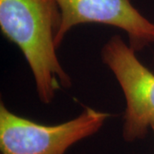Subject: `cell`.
Instances as JSON below:
<instances>
[{"label": "cell", "mask_w": 154, "mask_h": 154, "mask_svg": "<svg viewBox=\"0 0 154 154\" xmlns=\"http://www.w3.org/2000/svg\"><path fill=\"white\" fill-rule=\"evenodd\" d=\"M110 114L85 107L76 117L57 125H43L14 114L0 105L2 154H65L83 139L99 132Z\"/></svg>", "instance_id": "7a4b0ae2"}, {"label": "cell", "mask_w": 154, "mask_h": 154, "mask_svg": "<svg viewBox=\"0 0 154 154\" xmlns=\"http://www.w3.org/2000/svg\"><path fill=\"white\" fill-rule=\"evenodd\" d=\"M61 13L55 44L58 48L71 28L98 23L120 28L135 52L154 43V23L141 15L131 0H55Z\"/></svg>", "instance_id": "277c9868"}, {"label": "cell", "mask_w": 154, "mask_h": 154, "mask_svg": "<svg viewBox=\"0 0 154 154\" xmlns=\"http://www.w3.org/2000/svg\"><path fill=\"white\" fill-rule=\"evenodd\" d=\"M60 23L55 0H0L2 33L22 51L44 104L54 99L58 89L72 85L56 52Z\"/></svg>", "instance_id": "6da1fadb"}, {"label": "cell", "mask_w": 154, "mask_h": 154, "mask_svg": "<svg viewBox=\"0 0 154 154\" xmlns=\"http://www.w3.org/2000/svg\"><path fill=\"white\" fill-rule=\"evenodd\" d=\"M151 130L153 132V134H154V122L152 124V126H151Z\"/></svg>", "instance_id": "5b68a950"}, {"label": "cell", "mask_w": 154, "mask_h": 154, "mask_svg": "<svg viewBox=\"0 0 154 154\" xmlns=\"http://www.w3.org/2000/svg\"><path fill=\"white\" fill-rule=\"evenodd\" d=\"M101 57L119 83L126 101L123 140L126 142L142 140L154 122V73L117 34L103 46Z\"/></svg>", "instance_id": "3957f363"}]
</instances>
